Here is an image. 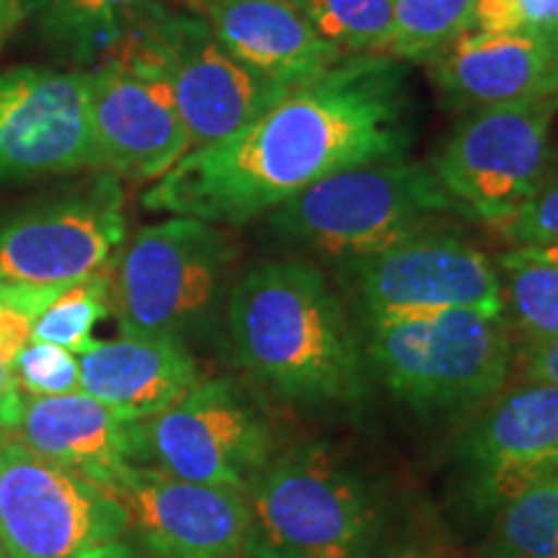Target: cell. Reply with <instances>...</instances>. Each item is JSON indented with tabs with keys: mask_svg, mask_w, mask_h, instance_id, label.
Masks as SVG:
<instances>
[{
	"mask_svg": "<svg viewBox=\"0 0 558 558\" xmlns=\"http://www.w3.org/2000/svg\"><path fill=\"white\" fill-rule=\"evenodd\" d=\"M548 39H550V41H554V47H556V50H558V26H556V29H554V32H550V34H548Z\"/></svg>",
	"mask_w": 558,
	"mask_h": 558,
	"instance_id": "cell-36",
	"label": "cell"
},
{
	"mask_svg": "<svg viewBox=\"0 0 558 558\" xmlns=\"http://www.w3.org/2000/svg\"><path fill=\"white\" fill-rule=\"evenodd\" d=\"M111 313L109 269L58 288L32 316V341H45L70 354H83L94 344V329Z\"/></svg>",
	"mask_w": 558,
	"mask_h": 558,
	"instance_id": "cell-24",
	"label": "cell"
},
{
	"mask_svg": "<svg viewBox=\"0 0 558 558\" xmlns=\"http://www.w3.org/2000/svg\"><path fill=\"white\" fill-rule=\"evenodd\" d=\"M135 463L248 494L275 458L269 422L230 378L199 380L163 414L132 424Z\"/></svg>",
	"mask_w": 558,
	"mask_h": 558,
	"instance_id": "cell-8",
	"label": "cell"
},
{
	"mask_svg": "<svg viewBox=\"0 0 558 558\" xmlns=\"http://www.w3.org/2000/svg\"><path fill=\"white\" fill-rule=\"evenodd\" d=\"M78 365L83 393L130 424L163 414L202 380L192 349L163 337L94 341Z\"/></svg>",
	"mask_w": 558,
	"mask_h": 558,
	"instance_id": "cell-20",
	"label": "cell"
},
{
	"mask_svg": "<svg viewBox=\"0 0 558 558\" xmlns=\"http://www.w3.org/2000/svg\"><path fill=\"white\" fill-rule=\"evenodd\" d=\"M128 514V533L148 558H241L248 499L233 488L194 484L132 463L109 488Z\"/></svg>",
	"mask_w": 558,
	"mask_h": 558,
	"instance_id": "cell-15",
	"label": "cell"
},
{
	"mask_svg": "<svg viewBox=\"0 0 558 558\" xmlns=\"http://www.w3.org/2000/svg\"><path fill=\"white\" fill-rule=\"evenodd\" d=\"M320 39L341 54H386L393 0H292Z\"/></svg>",
	"mask_w": 558,
	"mask_h": 558,
	"instance_id": "cell-25",
	"label": "cell"
},
{
	"mask_svg": "<svg viewBox=\"0 0 558 558\" xmlns=\"http://www.w3.org/2000/svg\"><path fill=\"white\" fill-rule=\"evenodd\" d=\"M512 251H514V254L525 256V259L558 264V246H546V248H512Z\"/></svg>",
	"mask_w": 558,
	"mask_h": 558,
	"instance_id": "cell-33",
	"label": "cell"
},
{
	"mask_svg": "<svg viewBox=\"0 0 558 558\" xmlns=\"http://www.w3.org/2000/svg\"><path fill=\"white\" fill-rule=\"evenodd\" d=\"M522 367H525L527 380L558 386V337L527 341L525 354H522Z\"/></svg>",
	"mask_w": 558,
	"mask_h": 558,
	"instance_id": "cell-30",
	"label": "cell"
},
{
	"mask_svg": "<svg viewBox=\"0 0 558 558\" xmlns=\"http://www.w3.org/2000/svg\"><path fill=\"white\" fill-rule=\"evenodd\" d=\"M494 512L486 558H558V473L520 488Z\"/></svg>",
	"mask_w": 558,
	"mask_h": 558,
	"instance_id": "cell-22",
	"label": "cell"
},
{
	"mask_svg": "<svg viewBox=\"0 0 558 558\" xmlns=\"http://www.w3.org/2000/svg\"><path fill=\"white\" fill-rule=\"evenodd\" d=\"M78 558H140V554L135 550V546L128 541H111L104 543L99 548H90L86 554H81Z\"/></svg>",
	"mask_w": 558,
	"mask_h": 558,
	"instance_id": "cell-32",
	"label": "cell"
},
{
	"mask_svg": "<svg viewBox=\"0 0 558 558\" xmlns=\"http://www.w3.org/2000/svg\"><path fill=\"white\" fill-rule=\"evenodd\" d=\"M150 0H37L41 29L75 60L99 65Z\"/></svg>",
	"mask_w": 558,
	"mask_h": 558,
	"instance_id": "cell-21",
	"label": "cell"
},
{
	"mask_svg": "<svg viewBox=\"0 0 558 558\" xmlns=\"http://www.w3.org/2000/svg\"><path fill=\"white\" fill-rule=\"evenodd\" d=\"M11 365L5 360H0V401L5 399V393L13 388V373Z\"/></svg>",
	"mask_w": 558,
	"mask_h": 558,
	"instance_id": "cell-34",
	"label": "cell"
},
{
	"mask_svg": "<svg viewBox=\"0 0 558 558\" xmlns=\"http://www.w3.org/2000/svg\"><path fill=\"white\" fill-rule=\"evenodd\" d=\"M0 558H5V554H3V546H0Z\"/></svg>",
	"mask_w": 558,
	"mask_h": 558,
	"instance_id": "cell-37",
	"label": "cell"
},
{
	"mask_svg": "<svg viewBox=\"0 0 558 558\" xmlns=\"http://www.w3.org/2000/svg\"><path fill=\"white\" fill-rule=\"evenodd\" d=\"M460 463L473 497L488 509L558 473V386L527 380L494 401L465 432Z\"/></svg>",
	"mask_w": 558,
	"mask_h": 558,
	"instance_id": "cell-16",
	"label": "cell"
},
{
	"mask_svg": "<svg viewBox=\"0 0 558 558\" xmlns=\"http://www.w3.org/2000/svg\"><path fill=\"white\" fill-rule=\"evenodd\" d=\"M558 0H473L471 29L492 34H550Z\"/></svg>",
	"mask_w": 558,
	"mask_h": 558,
	"instance_id": "cell-29",
	"label": "cell"
},
{
	"mask_svg": "<svg viewBox=\"0 0 558 558\" xmlns=\"http://www.w3.org/2000/svg\"><path fill=\"white\" fill-rule=\"evenodd\" d=\"M264 218L284 246L347 264L471 215L432 166L393 158L320 179Z\"/></svg>",
	"mask_w": 558,
	"mask_h": 558,
	"instance_id": "cell-3",
	"label": "cell"
},
{
	"mask_svg": "<svg viewBox=\"0 0 558 558\" xmlns=\"http://www.w3.org/2000/svg\"><path fill=\"white\" fill-rule=\"evenodd\" d=\"M344 267L365 318L505 311L497 264L450 228L427 230Z\"/></svg>",
	"mask_w": 558,
	"mask_h": 558,
	"instance_id": "cell-12",
	"label": "cell"
},
{
	"mask_svg": "<svg viewBox=\"0 0 558 558\" xmlns=\"http://www.w3.org/2000/svg\"><path fill=\"white\" fill-rule=\"evenodd\" d=\"M558 99L476 109L452 130L432 171L473 220L499 226L533 197L554 166Z\"/></svg>",
	"mask_w": 558,
	"mask_h": 558,
	"instance_id": "cell-9",
	"label": "cell"
},
{
	"mask_svg": "<svg viewBox=\"0 0 558 558\" xmlns=\"http://www.w3.org/2000/svg\"><path fill=\"white\" fill-rule=\"evenodd\" d=\"M246 499V558H369L378 543V497L320 442L271 458Z\"/></svg>",
	"mask_w": 558,
	"mask_h": 558,
	"instance_id": "cell-5",
	"label": "cell"
},
{
	"mask_svg": "<svg viewBox=\"0 0 558 558\" xmlns=\"http://www.w3.org/2000/svg\"><path fill=\"white\" fill-rule=\"evenodd\" d=\"M158 3H163V0H158ZM171 3H184L186 9L194 11V13H205L209 5L218 3V0H171Z\"/></svg>",
	"mask_w": 558,
	"mask_h": 558,
	"instance_id": "cell-35",
	"label": "cell"
},
{
	"mask_svg": "<svg viewBox=\"0 0 558 558\" xmlns=\"http://www.w3.org/2000/svg\"><path fill=\"white\" fill-rule=\"evenodd\" d=\"M120 501L0 432V546L5 558H78L120 541Z\"/></svg>",
	"mask_w": 558,
	"mask_h": 558,
	"instance_id": "cell-10",
	"label": "cell"
},
{
	"mask_svg": "<svg viewBox=\"0 0 558 558\" xmlns=\"http://www.w3.org/2000/svg\"><path fill=\"white\" fill-rule=\"evenodd\" d=\"M473 0H393L388 58L427 62L471 29Z\"/></svg>",
	"mask_w": 558,
	"mask_h": 558,
	"instance_id": "cell-26",
	"label": "cell"
},
{
	"mask_svg": "<svg viewBox=\"0 0 558 558\" xmlns=\"http://www.w3.org/2000/svg\"><path fill=\"white\" fill-rule=\"evenodd\" d=\"M96 169L117 179L156 181L192 150L171 83L130 32L88 68Z\"/></svg>",
	"mask_w": 558,
	"mask_h": 558,
	"instance_id": "cell-11",
	"label": "cell"
},
{
	"mask_svg": "<svg viewBox=\"0 0 558 558\" xmlns=\"http://www.w3.org/2000/svg\"><path fill=\"white\" fill-rule=\"evenodd\" d=\"M0 432L16 437L39 458L109 492L135 463V432L88 393L29 396L13 388L0 401Z\"/></svg>",
	"mask_w": 558,
	"mask_h": 558,
	"instance_id": "cell-17",
	"label": "cell"
},
{
	"mask_svg": "<svg viewBox=\"0 0 558 558\" xmlns=\"http://www.w3.org/2000/svg\"><path fill=\"white\" fill-rule=\"evenodd\" d=\"M365 352L396 399L414 409L494 399L514 357L505 316L478 311L367 318Z\"/></svg>",
	"mask_w": 558,
	"mask_h": 558,
	"instance_id": "cell-6",
	"label": "cell"
},
{
	"mask_svg": "<svg viewBox=\"0 0 558 558\" xmlns=\"http://www.w3.org/2000/svg\"><path fill=\"white\" fill-rule=\"evenodd\" d=\"M501 298L509 331L522 333L527 341L558 337V264L535 262L507 251L499 256Z\"/></svg>",
	"mask_w": 558,
	"mask_h": 558,
	"instance_id": "cell-23",
	"label": "cell"
},
{
	"mask_svg": "<svg viewBox=\"0 0 558 558\" xmlns=\"http://www.w3.org/2000/svg\"><path fill=\"white\" fill-rule=\"evenodd\" d=\"M414 137L407 65L354 54L220 143L190 150L143 194L153 213L246 226L333 173L403 158Z\"/></svg>",
	"mask_w": 558,
	"mask_h": 558,
	"instance_id": "cell-1",
	"label": "cell"
},
{
	"mask_svg": "<svg viewBox=\"0 0 558 558\" xmlns=\"http://www.w3.org/2000/svg\"><path fill=\"white\" fill-rule=\"evenodd\" d=\"M13 383L29 396L81 393V365L75 354L45 341H29L13 360Z\"/></svg>",
	"mask_w": 558,
	"mask_h": 558,
	"instance_id": "cell-27",
	"label": "cell"
},
{
	"mask_svg": "<svg viewBox=\"0 0 558 558\" xmlns=\"http://www.w3.org/2000/svg\"><path fill=\"white\" fill-rule=\"evenodd\" d=\"M124 194L101 173L86 190L0 228V288H62L109 269L124 243Z\"/></svg>",
	"mask_w": 558,
	"mask_h": 558,
	"instance_id": "cell-13",
	"label": "cell"
},
{
	"mask_svg": "<svg viewBox=\"0 0 558 558\" xmlns=\"http://www.w3.org/2000/svg\"><path fill=\"white\" fill-rule=\"evenodd\" d=\"M235 282V243L226 230L179 218L137 230L109 264V308L124 337H163L190 347L222 326Z\"/></svg>",
	"mask_w": 558,
	"mask_h": 558,
	"instance_id": "cell-4",
	"label": "cell"
},
{
	"mask_svg": "<svg viewBox=\"0 0 558 558\" xmlns=\"http://www.w3.org/2000/svg\"><path fill=\"white\" fill-rule=\"evenodd\" d=\"M29 11V0H0V45L11 37Z\"/></svg>",
	"mask_w": 558,
	"mask_h": 558,
	"instance_id": "cell-31",
	"label": "cell"
},
{
	"mask_svg": "<svg viewBox=\"0 0 558 558\" xmlns=\"http://www.w3.org/2000/svg\"><path fill=\"white\" fill-rule=\"evenodd\" d=\"M514 248L558 246V163L554 160L546 179L518 213L497 226Z\"/></svg>",
	"mask_w": 558,
	"mask_h": 558,
	"instance_id": "cell-28",
	"label": "cell"
},
{
	"mask_svg": "<svg viewBox=\"0 0 558 558\" xmlns=\"http://www.w3.org/2000/svg\"><path fill=\"white\" fill-rule=\"evenodd\" d=\"M96 169L88 70L0 73V179Z\"/></svg>",
	"mask_w": 558,
	"mask_h": 558,
	"instance_id": "cell-14",
	"label": "cell"
},
{
	"mask_svg": "<svg viewBox=\"0 0 558 558\" xmlns=\"http://www.w3.org/2000/svg\"><path fill=\"white\" fill-rule=\"evenodd\" d=\"M556 99H558V96H556Z\"/></svg>",
	"mask_w": 558,
	"mask_h": 558,
	"instance_id": "cell-38",
	"label": "cell"
},
{
	"mask_svg": "<svg viewBox=\"0 0 558 558\" xmlns=\"http://www.w3.org/2000/svg\"><path fill=\"white\" fill-rule=\"evenodd\" d=\"M222 329L235 362L284 399L352 403L365 390L344 303L303 256L259 262L235 277Z\"/></svg>",
	"mask_w": 558,
	"mask_h": 558,
	"instance_id": "cell-2",
	"label": "cell"
},
{
	"mask_svg": "<svg viewBox=\"0 0 558 558\" xmlns=\"http://www.w3.org/2000/svg\"><path fill=\"white\" fill-rule=\"evenodd\" d=\"M202 16L241 65L290 90L347 58L313 32L292 0H218Z\"/></svg>",
	"mask_w": 558,
	"mask_h": 558,
	"instance_id": "cell-19",
	"label": "cell"
},
{
	"mask_svg": "<svg viewBox=\"0 0 558 558\" xmlns=\"http://www.w3.org/2000/svg\"><path fill=\"white\" fill-rule=\"evenodd\" d=\"M424 65L452 109L476 111L558 96V50L548 34L469 29Z\"/></svg>",
	"mask_w": 558,
	"mask_h": 558,
	"instance_id": "cell-18",
	"label": "cell"
},
{
	"mask_svg": "<svg viewBox=\"0 0 558 558\" xmlns=\"http://www.w3.org/2000/svg\"><path fill=\"white\" fill-rule=\"evenodd\" d=\"M128 32L171 83L192 150L235 135L290 94L241 65L215 39L202 13L169 11L150 0Z\"/></svg>",
	"mask_w": 558,
	"mask_h": 558,
	"instance_id": "cell-7",
	"label": "cell"
}]
</instances>
